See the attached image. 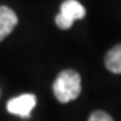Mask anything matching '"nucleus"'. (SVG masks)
<instances>
[{"label": "nucleus", "instance_id": "1", "mask_svg": "<svg viewBox=\"0 0 121 121\" xmlns=\"http://www.w3.org/2000/svg\"><path fill=\"white\" fill-rule=\"evenodd\" d=\"M52 91L55 98L62 102H70L75 99L81 93V77L75 70L67 69L60 71L52 85Z\"/></svg>", "mask_w": 121, "mask_h": 121}, {"label": "nucleus", "instance_id": "6", "mask_svg": "<svg viewBox=\"0 0 121 121\" xmlns=\"http://www.w3.org/2000/svg\"><path fill=\"white\" fill-rule=\"evenodd\" d=\"M89 121H113V118L109 116L108 113L102 112V110H95L89 117Z\"/></svg>", "mask_w": 121, "mask_h": 121}, {"label": "nucleus", "instance_id": "3", "mask_svg": "<svg viewBox=\"0 0 121 121\" xmlns=\"http://www.w3.org/2000/svg\"><path fill=\"white\" fill-rule=\"evenodd\" d=\"M36 105V97L34 94H20L19 97L7 102V110L11 114L20 117H28Z\"/></svg>", "mask_w": 121, "mask_h": 121}, {"label": "nucleus", "instance_id": "2", "mask_svg": "<svg viewBox=\"0 0 121 121\" xmlns=\"http://www.w3.org/2000/svg\"><path fill=\"white\" fill-rule=\"evenodd\" d=\"M85 8L77 0H66L60 5V12L55 16V24L60 30H67L73 23L85 16Z\"/></svg>", "mask_w": 121, "mask_h": 121}, {"label": "nucleus", "instance_id": "5", "mask_svg": "<svg viewBox=\"0 0 121 121\" xmlns=\"http://www.w3.org/2000/svg\"><path fill=\"white\" fill-rule=\"evenodd\" d=\"M105 66L110 73L121 74V44L110 48L105 56Z\"/></svg>", "mask_w": 121, "mask_h": 121}, {"label": "nucleus", "instance_id": "4", "mask_svg": "<svg viewBox=\"0 0 121 121\" xmlns=\"http://www.w3.org/2000/svg\"><path fill=\"white\" fill-rule=\"evenodd\" d=\"M17 24V16L9 7L0 5V42L13 31Z\"/></svg>", "mask_w": 121, "mask_h": 121}]
</instances>
